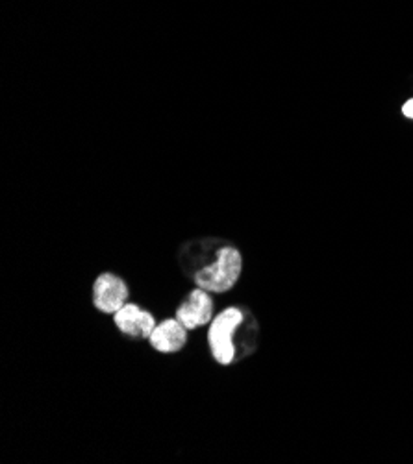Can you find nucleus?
<instances>
[{"mask_svg": "<svg viewBox=\"0 0 413 464\" xmlns=\"http://www.w3.org/2000/svg\"><path fill=\"white\" fill-rule=\"evenodd\" d=\"M213 316V300L208 295L206 289H195L188 300L183 302L178 311L176 318L186 326L188 330H197L201 326H206V324Z\"/></svg>", "mask_w": 413, "mask_h": 464, "instance_id": "nucleus-4", "label": "nucleus"}, {"mask_svg": "<svg viewBox=\"0 0 413 464\" xmlns=\"http://www.w3.org/2000/svg\"><path fill=\"white\" fill-rule=\"evenodd\" d=\"M243 320L245 313L241 309L228 307L222 313H219L211 322V328L208 332V343L217 362L231 364L238 359V346L234 343V337L238 335Z\"/></svg>", "mask_w": 413, "mask_h": 464, "instance_id": "nucleus-2", "label": "nucleus"}, {"mask_svg": "<svg viewBox=\"0 0 413 464\" xmlns=\"http://www.w3.org/2000/svg\"><path fill=\"white\" fill-rule=\"evenodd\" d=\"M241 266V254L234 246H224L219 250L213 263L193 276V280L201 289H206L208 293H226L240 280Z\"/></svg>", "mask_w": 413, "mask_h": 464, "instance_id": "nucleus-1", "label": "nucleus"}, {"mask_svg": "<svg viewBox=\"0 0 413 464\" xmlns=\"http://www.w3.org/2000/svg\"><path fill=\"white\" fill-rule=\"evenodd\" d=\"M188 343V328L178 318L162 322L151 335V344L162 353H172Z\"/></svg>", "mask_w": 413, "mask_h": 464, "instance_id": "nucleus-6", "label": "nucleus"}, {"mask_svg": "<svg viewBox=\"0 0 413 464\" xmlns=\"http://www.w3.org/2000/svg\"><path fill=\"white\" fill-rule=\"evenodd\" d=\"M115 326L133 339H151L156 330V320L151 313L140 309L135 304H126L115 313Z\"/></svg>", "mask_w": 413, "mask_h": 464, "instance_id": "nucleus-5", "label": "nucleus"}, {"mask_svg": "<svg viewBox=\"0 0 413 464\" xmlns=\"http://www.w3.org/2000/svg\"><path fill=\"white\" fill-rule=\"evenodd\" d=\"M402 113H404L408 119H413V99L408 101V102L402 106Z\"/></svg>", "mask_w": 413, "mask_h": 464, "instance_id": "nucleus-7", "label": "nucleus"}, {"mask_svg": "<svg viewBox=\"0 0 413 464\" xmlns=\"http://www.w3.org/2000/svg\"><path fill=\"white\" fill-rule=\"evenodd\" d=\"M128 287L115 274H103L97 277L93 289V302L101 313L115 314L119 309L126 305Z\"/></svg>", "mask_w": 413, "mask_h": 464, "instance_id": "nucleus-3", "label": "nucleus"}]
</instances>
